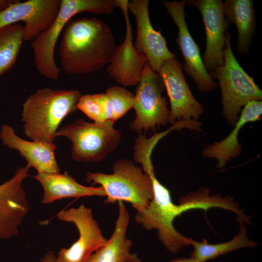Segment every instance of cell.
<instances>
[{
	"mask_svg": "<svg viewBox=\"0 0 262 262\" xmlns=\"http://www.w3.org/2000/svg\"><path fill=\"white\" fill-rule=\"evenodd\" d=\"M116 47L111 29L102 20L71 19L63 31L59 49L62 70L69 74L97 71L109 63Z\"/></svg>",
	"mask_w": 262,
	"mask_h": 262,
	"instance_id": "1",
	"label": "cell"
},
{
	"mask_svg": "<svg viewBox=\"0 0 262 262\" xmlns=\"http://www.w3.org/2000/svg\"><path fill=\"white\" fill-rule=\"evenodd\" d=\"M78 90L47 87L37 90L22 104L24 132L33 141L54 143L63 120L77 110L81 96Z\"/></svg>",
	"mask_w": 262,
	"mask_h": 262,
	"instance_id": "2",
	"label": "cell"
},
{
	"mask_svg": "<svg viewBox=\"0 0 262 262\" xmlns=\"http://www.w3.org/2000/svg\"><path fill=\"white\" fill-rule=\"evenodd\" d=\"M149 177L152 181L153 196L145 209L137 212L135 221L144 229H156L158 237L165 248L176 253L183 246L191 245L192 239L177 231L173 221L183 212L197 209V203L192 197L186 196L182 198L180 204H174L169 191L160 182L155 174L152 173Z\"/></svg>",
	"mask_w": 262,
	"mask_h": 262,
	"instance_id": "3",
	"label": "cell"
},
{
	"mask_svg": "<svg viewBox=\"0 0 262 262\" xmlns=\"http://www.w3.org/2000/svg\"><path fill=\"white\" fill-rule=\"evenodd\" d=\"M115 7V0H61L59 11L52 23L31 42L35 66L38 72L49 79H58L60 68L54 59L55 45L66 24L73 16L84 12L109 14Z\"/></svg>",
	"mask_w": 262,
	"mask_h": 262,
	"instance_id": "4",
	"label": "cell"
},
{
	"mask_svg": "<svg viewBox=\"0 0 262 262\" xmlns=\"http://www.w3.org/2000/svg\"><path fill=\"white\" fill-rule=\"evenodd\" d=\"M113 169L111 174L88 172L86 181L101 185L106 192V203L126 201L131 203L137 212L145 209L153 196L150 178L129 159L116 161Z\"/></svg>",
	"mask_w": 262,
	"mask_h": 262,
	"instance_id": "5",
	"label": "cell"
},
{
	"mask_svg": "<svg viewBox=\"0 0 262 262\" xmlns=\"http://www.w3.org/2000/svg\"><path fill=\"white\" fill-rule=\"evenodd\" d=\"M225 36L224 64L215 69L213 79H217L220 86L223 115L233 126L245 105L252 101H262V92L236 60L230 33H226Z\"/></svg>",
	"mask_w": 262,
	"mask_h": 262,
	"instance_id": "6",
	"label": "cell"
},
{
	"mask_svg": "<svg viewBox=\"0 0 262 262\" xmlns=\"http://www.w3.org/2000/svg\"><path fill=\"white\" fill-rule=\"evenodd\" d=\"M56 135L71 141V158L77 162L103 161L116 148L121 138L120 131L110 121L89 123L82 119L58 129Z\"/></svg>",
	"mask_w": 262,
	"mask_h": 262,
	"instance_id": "7",
	"label": "cell"
},
{
	"mask_svg": "<svg viewBox=\"0 0 262 262\" xmlns=\"http://www.w3.org/2000/svg\"><path fill=\"white\" fill-rule=\"evenodd\" d=\"M164 89L160 76L147 62L134 95L136 117L130 124L131 130L141 133L169 123V111L166 99L162 96Z\"/></svg>",
	"mask_w": 262,
	"mask_h": 262,
	"instance_id": "8",
	"label": "cell"
},
{
	"mask_svg": "<svg viewBox=\"0 0 262 262\" xmlns=\"http://www.w3.org/2000/svg\"><path fill=\"white\" fill-rule=\"evenodd\" d=\"M178 29L176 41L184 60L183 69L190 76L197 89L206 93L215 90L217 86L206 69L198 46L190 34L185 20L184 6L186 1L161 0Z\"/></svg>",
	"mask_w": 262,
	"mask_h": 262,
	"instance_id": "9",
	"label": "cell"
},
{
	"mask_svg": "<svg viewBox=\"0 0 262 262\" xmlns=\"http://www.w3.org/2000/svg\"><path fill=\"white\" fill-rule=\"evenodd\" d=\"M56 215L60 220L73 223L79 233L78 239L69 248L60 250L56 262H86L93 252L107 243L92 210L84 205L61 210Z\"/></svg>",
	"mask_w": 262,
	"mask_h": 262,
	"instance_id": "10",
	"label": "cell"
},
{
	"mask_svg": "<svg viewBox=\"0 0 262 262\" xmlns=\"http://www.w3.org/2000/svg\"><path fill=\"white\" fill-rule=\"evenodd\" d=\"M169 99V123L196 120L204 112L201 104L193 95L187 83L181 64L176 58L164 61L157 72Z\"/></svg>",
	"mask_w": 262,
	"mask_h": 262,
	"instance_id": "11",
	"label": "cell"
},
{
	"mask_svg": "<svg viewBox=\"0 0 262 262\" xmlns=\"http://www.w3.org/2000/svg\"><path fill=\"white\" fill-rule=\"evenodd\" d=\"M61 0H16L0 11V29L24 22L23 41H32L47 30L56 17Z\"/></svg>",
	"mask_w": 262,
	"mask_h": 262,
	"instance_id": "12",
	"label": "cell"
},
{
	"mask_svg": "<svg viewBox=\"0 0 262 262\" xmlns=\"http://www.w3.org/2000/svg\"><path fill=\"white\" fill-rule=\"evenodd\" d=\"M116 7L121 9L126 23L124 41L116 46L106 67L109 76L124 86L139 83L145 65V56L138 51L133 44L132 29L129 16L128 0H115Z\"/></svg>",
	"mask_w": 262,
	"mask_h": 262,
	"instance_id": "13",
	"label": "cell"
},
{
	"mask_svg": "<svg viewBox=\"0 0 262 262\" xmlns=\"http://www.w3.org/2000/svg\"><path fill=\"white\" fill-rule=\"evenodd\" d=\"M189 4L201 13L205 30L206 47L202 61L213 79L215 69L224 64V49L229 24L223 13L221 0H192Z\"/></svg>",
	"mask_w": 262,
	"mask_h": 262,
	"instance_id": "14",
	"label": "cell"
},
{
	"mask_svg": "<svg viewBox=\"0 0 262 262\" xmlns=\"http://www.w3.org/2000/svg\"><path fill=\"white\" fill-rule=\"evenodd\" d=\"M26 165L16 169L14 176L0 185V239L17 236L19 227L29 211L23 180L30 176Z\"/></svg>",
	"mask_w": 262,
	"mask_h": 262,
	"instance_id": "15",
	"label": "cell"
},
{
	"mask_svg": "<svg viewBox=\"0 0 262 262\" xmlns=\"http://www.w3.org/2000/svg\"><path fill=\"white\" fill-rule=\"evenodd\" d=\"M148 3V0H128V6L136 20L137 33L134 46L157 73L164 61L175 58L176 55L169 50L160 31H156L152 26Z\"/></svg>",
	"mask_w": 262,
	"mask_h": 262,
	"instance_id": "16",
	"label": "cell"
},
{
	"mask_svg": "<svg viewBox=\"0 0 262 262\" xmlns=\"http://www.w3.org/2000/svg\"><path fill=\"white\" fill-rule=\"evenodd\" d=\"M0 139L4 145L18 150L30 168L34 167L37 172H60L55 157L56 147L54 143L23 140L7 124L0 127Z\"/></svg>",
	"mask_w": 262,
	"mask_h": 262,
	"instance_id": "17",
	"label": "cell"
},
{
	"mask_svg": "<svg viewBox=\"0 0 262 262\" xmlns=\"http://www.w3.org/2000/svg\"><path fill=\"white\" fill-rule=\"evenodd\" d=\"M34 178L39 181L43 187L44 193L41 202L44 204H49L65 198L106 196V192L101 186H83L66 172L64 174L37 172Z\"/></svg>",
	"mask_w": 262,
	"mask_h": 262,
	"instance_id": "18",
	"label": "cell"
},
{
	"mask_svg": "<svg viewBox=\"0 0 262 262\" xmlns=\"http://www.w3.org/2000/svg\"><path fill=\"white\" fill-rule=\"evenodd\" d=\"M262 114V101H252L243 108L238 120L229 134L219 142H215L205 148L204 156L214 158L217 166L222 168L231 159L238 156L242 150L238 141V135L242 128L248 122L259 120Z\"/></svg>",
	"mask_w": 262,
	"mask_h": 262,
	"instance_id": "19",
	"label": "cell"
},
{
	"mask_svg": "<svg viewBox=\"0 0 262 262\" xmlns=\"http://www.w3.org/2000/svg\"><path fill=\"white\" fill-rule=\"evenodd\" d=\"M119 213L113 234L107 243L93 253L86 262H128L131 241L126 237L129 213L118 201Z\"/></svg>",
	"mask_w": 262,
	"mask_h": 262,
	"instance_id": "20",
	"label": "cell"
},
{
	"mask_svg": "<svg viewBox=\"0 0 262 262\" xmlns=\"http://www.w3.org/2000/svg\"><path fill=\"white\" fill-rule=\"evenodd\" d=\"M223 10L228 23H233L237 27V51L242 54L248 53L256 28L253 1L226 0L223 2Z\"/></svg>",
	"mask_w": 262,
	"mask_h": 262,
	"instance_id": "21",
	"label": "cell"
},
{
	"mask_svg": "<svg viewBox=\"0 0 262 262\" xmlns=\"http://www.w3.org/2000/svg\"><path fill=\"white\" fill-rule=\"evenodd\" d=\"M240 229L238 233L230 241L220 244H208L206 240L197 242L191 240V245L194 250L191 257L197 262H206L210 260L228 252L245 247L255 246L257 244L249 239L246 235V228L240 223Z\"/></svg>",
	"mask_w": 262,
	"mask_h": 262,
	"instance_id": "22",
	"label": "cell"
},
{
	"mask_svg": "<svg viewBox=\"0 0 262 262\" xmlns=\"http://www.w3.org/2000/svg\"><path fill=\"white\" fill-rule=\"evenodd\" d=\"M23 26L15 23L0 29V76L15 63L23 41Z\"/></svg>",
	"mask_w": 262,
	"mask_h": 262,
	"instance_id": "23",
	"label": "cell"
},
{
	"mask_svg": "<svg viewBox=\"0 0 262 262\" xmlns=\"http://www.w3.org/2000/svg\"><path fill=\"white\" fill-rule=\"evenodd\" d=\"M134 95L125 88L114 86L103 93L105 121L114 122L133 108Z\"/></svg>",
	"mask_w": 262,
	"mask_h": 262,
	"instance_id": "24",
	"label": "cell"
},
{
	"mask_svg": "<svg viewBox=\"0 0 262 262\" xmlns=\"http://www.w3.org/2000/svg\"><path fill=\"white\" fill-rule=\"evenodd\" d=\"M77 107L95 122L105 121L103 93L81 95Z\"/></svg>",
	"mask_w": 262,
	"mask_h": 262,
	"instance_id": "25",
	"label": "cell"
},
{
	"mask_svg": "<svg viewBox=\"0 0 262 262\" xmlns=\"http://www.w3.org/2000/svg\"><path fill=\"white\" fill-rule=\"evenodd\" d=\"M57 257L52 251L47 252L41 259L42 262H56Z\"/></svg>",
	"mask_w": 262,
	"mask_h": 262,
	"instance_id": "26",
	"label": "cell"
},
{
	"mask_svg": "<svg viewBox=\"0 0 262 262\" xmlns=\"http://www.w3.org/2000/svg\"><path fill=\"white\" fill-rule=\"evenodd\" d=\"M15 1L16 0H0V11L6 9Z\"/></svg>",
	"mask_w": 262,
	"mask_h": 262,
	"instance_id": "27",
	"label": "cell"
},
{
	"mask_svg": "<svg viewBox=\"0 0 262 262\" xmlns=\"http://www.w3.org/2000/svg\"><path fill=\"white\" fill-rule=\"evenodd\" d=\"M170 262H197L194 258L191 257L189 258H178L171 261Z\"/></svg>",
	"mask_w": 262,
	"mask_h": 262,
	"instance_id": "28",
	"label": "cell"
},
{
	"mask_svg": "<svg viewBox=\"0 0 262 262\" xmlns=\"http://www.w3.org/2000/svg\"><path fill=\"white\" fill-rule=\"evenodd\" d=\"M128 262H142L138 257L136 253L131 254L129 255Z\"/></svg>",
	"mask_w": 262,
	"mask_h": 262,
	"instance_id": "29",
	"label": "cell"
}]
</instances>
